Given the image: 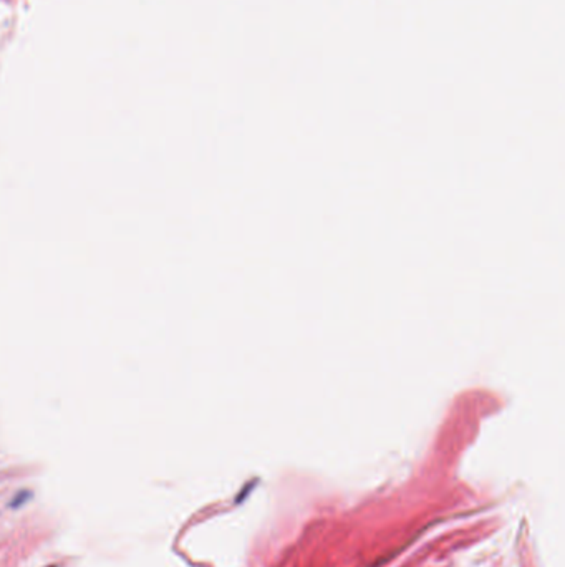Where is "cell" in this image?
I'll use <instances>...</instances> for the list:
<instances>
[{
    "label": "cell",
    "mask_w": 565,
    "mask_h": 567,
    "mask_svg": "<svg viewBox=\"0 0 565 567\" xmlns=\"http://www.w3.org/2000/svg\"><path fill=\"white\" fill-rule=\"evenodd\" d=\"M30 498H32L30 491H25V490L19 491V493L12 498L10 507H22L23 505H27V503L30 501Z\"/></svg>",
    "instance_id": "6da1fadb"
},
{
    "label": "cell",
    "mask_w": 565,
    "mask_h": 567,
    "mask_svg": "<svg viewBox=\"0 0 565 567\" xmlns=\"http://www.w3.org/2000/svg\"><path fill=\"white\" fill-rule=\"evenodd\" d=\"M49 567H55V566H49Z\"/></svg>",
    "instance_id": "7a4b0ae2"
}]
</instances>
